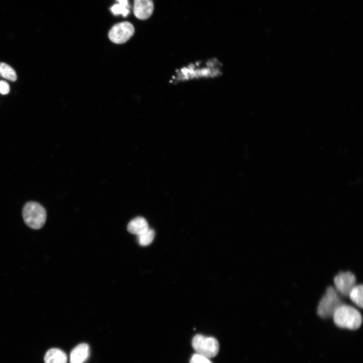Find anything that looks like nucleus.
Wrapping results in <instances>:
<instances>
[{"label":"nucleus","mask_w":363,"mask_h":363,"mask_svg":"<svg viewBox=\"0 0 363 363\" xmlns=\"http://www.w3.org/2000/svg\"><path fill=\"white\" fill-rule=\"evenodd\" d=\"M223 72V65L217 58L195 61L176 69L171 76L170 83L176 85L216 79L221 77Z\"/></svg>","instance_id":"1"},{"label":"nucleus","mask_w":363,"mask_h":363,"mask_svg":"<svg viewBox=\"0 0 363 363\" xmlns=\"http://www.w3.org/2000/svg\"><path fill=\"white\" fill-rule=\"evenodd\" d=\"M333 317L337 326L351 330L359 329L363 321L361 314L357 309L344 304L337 309Z\"/></svg>","instance_id":"2"},{"label":"nucleus","mask_w":363,"mask_h":363,"mask_svg":"<svg viewBox=\"0 0 363 363\" xmlns=\"http://www.w3.org/2000/svg\"><path fill=\"white\" fill-rule=\"evenodd\" d=\"M22 216L26 225L34 230L41 229L47 219L45 208L36 202L30 201L23 207Z\"/></svg>","instance_id":"3"},{"label":"nucleus","mask_w":363,"mask_h":363,"mask_svg":"<svg viewBox=\"0 0 363 363\" xmlns=\"http://www.w3.org/2000/svg\"><path fill=\"white\" fill-rule=\"evenodd\" d=\"M343 304L344 303L340 295L335 288L330 287L320 301L317 314L322 318H329L333 316L337 309Z\"/></svg>","instance_id":"4"},{"label":"nucleus","mask_w":363,"mask_h":363,"mask_svg":"<svg viewBox=\"0 0 363 363\" xmlns=\"http://www.w3.org/2000/svg\"><path fill=\"white\" fill-rule=\"evenodd\" d=\"M192 345L196 353L209 359L216 357L220 350V345L216 339L201 335L193 338Z\"/></svg>","instance_id":"5"},{"label":"nucleus","mask_w":363,"mask_h":363,"mask_svg":"<svg viewBox=\"0 0 363 363\" xmlns=\"http://www.w3.org/2000/svg\"><path fill=\"white\" fill-rule=\"evenodd\" d=\"M135 29L129 22L125 21L115 24L110 30L109 37L116 44H124L134 35Z\"/></svg>","instance_id":"6"},{"label":"nucleus","mask_w":363,"mask_h":363,"mask_svg":"<svg viewBox=\"0 0 363 363\" xmlns=\"http://www.w3.org/2000/svg\"><path fill=\"white\" fill-rule=\"evenodd\" d=\"M335 289L339 294L349 297L351 290L356 285V277L350 271L340 272L334 278Z\"/></svg>","instance_id":"7"},{"label":"nucleus","mask_w":363,"mask_h":363,"mask_svg":"<svg viewBox=\"0 0 363 363\" xmlns=\"http://www.w3.org/2000/svg\"><path fill=\"white\" fill-rule=\"evenodd\" d=\"M134 14L139 19L145 20L149 18L154 10L152 0H134Z\"/></svg>","instance_id":"8"},{"label":"nucleus","mask_w":363,"mask_h":363,"mask_svg":"<svg viewBox=\"0 0 363 363\" xmlns=\"http://www.w3.org/2000/svg\"><path fill=\"white\" fill-rule=\"evenodd\" d=\"M90 349L85 343L76 346L70 354V363H85L89 358Z\"/></svg>","instance_id":"9"},{"label":"nucleus","mask_w":363,"mask_h":363,"mask_svg":"<svg viewBox=\"0 0 363 363\" xmlns=\"http://www.w3.org/2000/svg\"><path fill=\"white\" fill-rule=\"evenodd\" d=\"M149 229L147 221L141 217H137L132 220L127 227L128 231L134 235H140Z\"/></svg>","instance_id":"10"},{"label":"nucleus","mask_w":363,"mask_h":363,"mask_svg":"<svg viewBox=\"0 0 363 363\" xmlns=\"http://www.w3.org/2000/svg\"><path fill=\"white\" fill-rule=\"evenodd\" d=\"M45 363H67V356L59 349H52L49 350L45 357Z\"/></svg>","instance_id":"11"},{"label":"nucleus","mask_w":363,"mask_h":363,"mask_svg":"<svg viewBox=\"0 0 363 363\" xmlns=\"http://www.w3.org/2000/svg\"><path fill=\"white\" fill-rule=\"evenodd\" d=\"M363 287L362 285H356L350 291L349 297L358 307L362 309Z\"/></svg>","instance_id":"12"},{"label":"nucleus","mask_w":363,"mask_h":363,"mask_svg":"<svg viewBox=\"0 0 363 363\" xmlns=\"http://www.w3.org/2000/svg\"><path fill=\"white\" fill-rule=\"evenodd\" d=\"M0 76L11 82L17 79V75L14 70L4 63H0Z\"/></svg>","instance_id":"13"},{"label":"nucleus","mask_w":363,"mask_h":363,"mask_svg":"<svg viewBox=\"0 0 363 363\" xmlns=\"http://www.w3.org/2000/svg\"><path fill=\"white\" fill-rule=\"evenodd\" d=\"M155 232L152 229H148L145 232L137 235V242L138 244L142 246H147L150 245L154 238Z\"/></svg>","instance_id":"14"},{"label":"nucleus","mask_w":363,"mask_h":363,"mask_svg":"<svg viewBox=\"0 0 363 363\" xmlns=\"http://www.w3.org/2000/svg\"><path fill=\"white\" fill-rule=\"evenodd\" d=\"M111 10L114 15H118L121 14L124 17H127L130 13V11L128 8L124 7L123 5H121L120 4L114 5L111 8Z\"/></svg>","instance_id":"15"},{"label":"nucleus","mask_w":363,"mask_h":363,"mask_svg":"<svg viewBox=\"0 0 363 363\" xmlns=\"http://www.w3.org/2000/svg\"><path fill=\"white\" fill-rule=\"evenodd\" d=\"M190 363H213L209 358L197 353L194 354L190 361Z\"/></svg>","instance_id":"16"},{"label":"nucleus","mask_w":363,"mask_h":363,"mask_svg":"<svg viewBox=\"0 0 363 363\" xmlns=\"http://www.w3.org/2000/svg\"><path fill=\"white\" fill-rule=\"evenodd\" d=\"M10 92V87L9 84L5 82V81H0V93L2 95H5L8 94Z\"/></svg>","instance_id":"17"},{"label":"nucleus","mask_w":363,"mask_h":363,"mask_svg":"<svg viewBox=\"0 0 363 363\" xmlns=\"http://www.w3.org/2000/svg\"><path fill=\"white\" fill-rule=\"evenodd\" d=\"M117 1L119 2V4L120 5H123L127 8H129L128 0H117Z\"/></svg>","instance_id":"18"}]
</instances>
